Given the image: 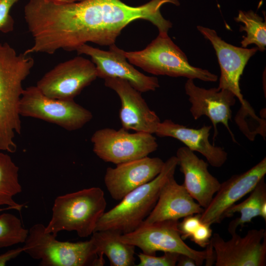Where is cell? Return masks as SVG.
Wrapping results in <instances>:
<instances>
[{
  "mask_svg": "<svg viewBox=\"0 0 266 266\" xmlns=\"http://www.w3.org/2000/svg\"><path fill=\"white\" fill-rule=\"evenodd\" d=\"M166 3L180 5L179 0H151L136 6L121 0L57 3L50 13L49 30L57 45L67 51H76L89 42L112 45L124 28L138 19L150 22L157 28L159 34H166L172 26L160 11Z\"/></svg>",
  "mask_w": 266,
  "mask_h": 266,
  "instance_id": "6da1fadb",
  "label": "cell"
},
{
  "mask_svg": "<svg viewBox=\"0 0 266 266\" xmlns=\"http://www.w3.org/2000/svg\"><path fill=\"white\" fill-rule=\"evenodd\" d=\"M24 52L18 54L7 43H0V150L14 153L16 134L21 132L19 107L23 82L34 66Z\"/></svg>",
  "mask_w": 266,
  "mask_h": 266,
  "instance_id": "7a4b0ae2",
  "label": "cell"
},
{
  "mask_svg": "<svg viewBox=\"0 0 266 266\" xmlns=\"http://www.w3.org/2000/svg\"><path fill=\"white\" fill-rule=\"evenodd\" d=\"M177 166L176 156L168 158L155 178L128 193L118 204L105 212L95 232L112 230L124 234L137 229L154 207L163 186L174 175Z\"/></svg>",
  "mask_w": 266,
  "mask_h": 266,
  "instance_id": "3957f363",
  "label": "cell"
},
{
  "mask_svg": "<svg viewBox=\"0 0 266 266\" xmlns=\"http://www.w3.org/2000/svg\"><path fill=\"white\" fill-rule=\"evenodd\" d=\"M106 206L104 192L99 187L58 196L54 200L51 218L45 230L56 236L62 231H73L79 237H87L95 232Z\"/></svg>",
  "mask_w": 266,
  "mask_h": 266,
  "instance_id": "277c9868",
  "label": "cell"
},
{
  "mask_svg": "<svg viewBox=\"0 0 266 266\" xmlns=\"http://www.w3.org/2000/svg\"><path fill=\"white\" fill-rule=\"evenodd\" d=\"M45 228L40 223L31 227L22 247L23 252L40 261L39 266H100L104 264L91 238L82 242L61 241L56 239L57 236L46 232Z\"/></svg>",
  "mask_w": 266,
  "mask_h": 266,
  "instance_id": "5b68a950",
  "label": "cell"
},
{
  "mask_svg": "<svg viewBox=\"0 0 266 266\" xmlns=\"http://www.w3.org/2000/svg\"><path fill=\"white\" fill-rule=\"evenodd\" d=\"M124 54L131 64L157 75L184 77L205 82H216L218 76L206 69L191 65L185 53L168 36L159 34L144 49L125 51Z\"/></svg>",
  "mask_w": 266,
  "mask_h": 266,
  "instance_id": "8992f818",
  "label": "cell"
},
{
  "mask_svg": "<svg viewBox=\"0 0 266 266\" xmlns=\"http://www.w3.org/2000/svg\"><path fill=\"white\" fill-rule=\"evenodd\" d=\"M178 220H166L150 224H142L134 231L121 234L123 242L137 247L143 253L156 255L157 251L176 253L192 258L197 266L204 261L206 266L215 262V255L211 243L203 251L193 249L182 239L178 229Z\"/></svg>",
  "mask_w": 266,
  "mask_h": 266,
  "instance_id": "52a82bcc",
  "label": "cell"
},
{
  "mask_svg": "<svg viewBox=\"0 0 266 266\" xmlns=\"http://www.w3.org/2000/svg\"><path fill=\"white\" fill-rule=\"evenodd\" d=\"M19 112L21 116L40 119L69 131L81 129L93 118L91 111L74 100L48 97L36 86L24 90Z\"/></svg>",
  "mask_w": 266,
  "mask_h": 266,
  "instance_id": "ba28073f",
  "label": "cell"
},
{
  "mask_svg": "<svg viewBox=\"0 0 266 266\" xmlns=\"http://www.w3.org/2000/svg\"><path fill=\"white\" fill-rule=\"evenodd\" d=\"M91 140L93 150L99 158L116 165L147 157L158 147L152 134L130 133L123 128L98 130Z\"/></svg>",
  "mask_w": 266,
  "mask_h": 266,
  "instance_id": "9c48e42d",
  "label": "cell"
},
{
  "mask_svg": "<svg viewBox=\"0 0 266 266\" xmlns=\"http://www.w3.org/2000/svg\"><path fill=\"white\" fill-rule=\"evenodd\" d=\"M97 77L92 61L77 56L56 65L37 82L36 86L48 97L74 100Z\"/></svg>",
  "mask_w": 266,
  "mask_h": 266,
  "instance_id": "30bf717a",
  "label": "cell"
},
{
  "mask_svg": "<svg viewBox=\"0 0 266 266\" xmlns=\"http://www.w3.org/2000/svg\"><path fill=\"white\" fill-rule=\"evenodd\" d=\"M225 241L214 233L210 243L216 266H265L266 264V231L264 229L249 230L241 237L236 233Z\"/></svg>",
  "mask_w": 266,
  "mask_h": 266,
  "instance_id": "8fae6325",
  "label": "cell"
},
{
  "mask_svg": "<svg viewBox=\"0 0 266 266\" xmlns=\"http://www.w3.org/2000/svg\"><path fill=\"white\" fill-rule=\"evenodd\" d=\"M109 47L108 51H104L84 44L76 51L78 55L84 54L91 57L96 66L98 77L126 80L141 93L153 91L160 87L157 77L145 75L129 63L124 55V50L115 44Z\"/></svg>",
  "mask_w": 266,
  "mask_h": 266,
  "instance_id": "7c38bea8",
  "label": "cell"
},
{
  "mask_svg": "<svg viewBox=\"0 0 266 266\" xmlns=\"http://www.w3.org/2000/svg\"><path fill=\"white\" fill-rule=\"evenodd\" d=\"M197 28L210 41L215 51L221 71L218 88L231 91L241 105H245L248 102L241 94L239 81L247 63L258 48L235 46L222 40L214 30L201 26H197Z\"/></svg>",
  "mask_w": 266,
  "mask_h": 266,
  "instance_id": "4fadbf2b",
  "label": "cell"
},
{
  "mask_svg": "<svg viewBox=\"0 0 266 266\" xmlns=\"http://www.w3.org/2000/svg\"><path fill=\"white\" fill-rule=\"evenodd\" d=\"M266 174V158L240 174L232 176L221 183L209 205L200 215L202 223H220L226 212L254 188Z\"/></svg>",
  "mask_w": 266,
  "mask_h": 266,
  "instance_id": "5bb4252c",
  "label": "cell"
},
{
  "mask_svg": "<svg viewBox=\"0 0 266 266\" xmlns=\"http://www.w3.org/2000/svg\"><path fill=\"white\" fill-rule=\"evenodd\" d=\"M184 88L191 103L190 111L194 119L197 120L202 116L207 117L214 128V138L218 134L217 124H222L235 141L229 124L232 118L231 107L236 101L235 95L228 90L218 87L208 89L200 87L192 79L187 80Z\"/></svg>",
  "mask_w": 266,
  "mask_h": 266,
  "instance_id": "9a60e30c",
  "label": "cell"
},
{
  "mask_svg": "<svg viewBox=\"0 0 266 266\" xmlns=\"http://www.w3.org/2000/svg\"><path fill=\"white\" fill-rule=\"evenodd\" d=\"M104 85L114 90L120 98L119 118L122 128L155 133L161 121L156 113L149 107L141 92L126 80L120 78H105Z\"/></svg>",
  "mask_w": 266,
  "mask_h": 266,
  "instance_id": "2e32d148",
  "label": "cell"
},
{
  "mask_svg": "<svg viewBox=\"0 0 266 266\" xmlns=\"http://www.w3.org/2000/svg\"><path fill=\"white\" fill-rule=\"evenodd\" d=\"M165 162L148 156L107 168L104 182L112 199L121 200L128 193L155 178Z\"/></svg>",
  "mask_w": 266,
  "mask_h": 266,
  "instance_id": "e0dca14e",
  "label": "cell"
},
{
  "mask_svg": "<svg viewBox=\"0 0 266 266\" xmlns=\"http://www.w3.org/2000/svg\"><path fill=\"white\" fill-rule=\"evenodd\" d=\"M176 157L183 184L190 196L204 209L211 201L221 183L208 171V164L186 146L179 148Z\"/></svg>",
  "mask_w": 266,
  "mask_h": 266,
  "instance_id": "ac0fdd59",
  "label": "cell"
},
{
  "mask_svg": "<svg viewBox=\"0 0 266 266\" xmlns=\"http://www.w3.org/2000/svg\"><path fill=\"white\" fill-rule=\"evenodd\" d=\"M203 210L183 185L179 184L172 176L163 186L154 207L142 224L178 220L189 215L200 214Z\"/></svg>",
  "mask_w": 266,
  "mask_h": 266,
  "instance_id": "d6986e66",
  "label": "cell"
},
{
  "mask_svg": "<svg viewBox=\"0 0 266 266\" xmlns=\"http://www.w3.org/2000/svg\"><path fill=\"white\" fill-rule=\"evenodd\" d=\"M211 128V126L204 125L193 129L166 119L159 123L155 133L160 137L178 139L191 151L202 155L211 166L220 167L226 163L228 154L223 148L210 143L209 137Z\"/></svg>",
  "mask_w": 266,
  "mask_h": 266,
  "instance_id": "ffe728a7",
  "label": "cell"
},
{
  "mask_svg": "<svg viewBox=\"0 0 266 266\" xmlns=\"http://www.w3.org/2000/svg\"><path fill=\"white\" fill-rule=\"evenodd\" d=\"M122 233L115 230L96 231L91 238L100 256L105 255L111 266H134L135 248L133 245L122 242L119 238Z\"/></svg>",
  "mask_w": 266,
  "mask_h": 266,
  "instance_id": "44dd1931",
  "label": "cell"
},
{
  "mask_svg": "<svg viewBox=\"0 0 266 266\" xmlns=\"http://www.w3.org/2000/svg\"><path fill=\"white\" fill-rule=\"evenodd\" d=\"M266 203V184L263 178L250 192L249 197L242 202L234 204L225 213L224 218L238 213L240 216L233 220L229 224L228 231L232 235L236 233L238 227H243L250 223L253 218L261 216L263 205Z\"/></svg>",
  "mask_w": 266,
  "mask_h": 266,
  "instance_id": "7402d4cb",
  "label": "cell"
},
{
  "mask_svg": "<svg viewBox=\"0 0 266 266\" xmlns=\"http://www.w3.org/2000/svg\"><path fill=\"white\" fill-rule=\"evenodd\" d=\"M19 170L10 156L0 152V205H6L20 211L24 205L17 203L13 199L22 190Z\"/></svg>",
  "mask_w": 266,
  "mask_h": 266,
  "instance_id": "603a6c76",
  "label": "cell"
},
{
  "mask_svg": "<svg viewBox=\"0 0 266 266\" xmlns=\"http://www.w3.org/2000/svg\"><path fill=\"white\" fill-rule=\"evenodd\" d=\"M234 19L237 22H241L240 32L244 31L246 36H243L240 43L241 47L246 48L248 45L254 44L258 50L264 51L266 46V22L263 18L253 11L239 10L237 16Z\"/></svg>",
  "mask_w": 266,
  "mask_h": 266,
  "instance_id": "cb8c5ba5",
  "label": "cell"
},
{
  "mask_svg": "<svg viewBox=\"0 0 266 266\" xmlns=\"http://www.w3.org/2000/svg\"><path fill=\"white\" fill-rule=\"evenodd\" d=\"M13 209L8 206L0 208V211ZM28 230L24 228L20 219L15 215L4 213L0 215V248L24 243Z\"/></svg>",
  "mask_w": 266,
  "mask_h": 266,
  "instance_id": "d4e9b609",
  "label": "cell"
},
{
  "mask_svg": "<svg viewBox=\"0 0 266 266\" xmlns=\"http://www.w3.org/2000/svg\"><path fill=\"white\" fill-rule=\"evenodd\" d=\"M179 254L165 252L161 256L147 255L142 253L137 254L139 260L138 266H175Z\"/></svg>",
  "mask_w": 266,
  "mask_h": 266,
  "instance_id": "484cf974",
  "label": "cell"
},
{
  "mask_svg": "<svg viewBox=\"0 0 266 266\" xmlns=\"http://www.w3.org/2000/svg\"><path fill=\"white\" fill-rule=\"evenodd\" d=\"M19 0H0V32L7 33L14 30V21L10 14L13 6Z\"/></svg>",
  "mask_w": 266,
  "mask_h": 266,
  "instance_id": "4316f807",
  "label": "cell"
},
{
  "mask_svg": "<svg viewBox=\"0 0 266 266\" xmlns=\"http://www.w3.org/2000/svg\"><path fill=\"white\" fill-rule=\"evenodd\" d=\"M200 215L198 214L186 216L181 222L178 223V229L183 240L190 238L201 224Z\"/></svg>",
  "mask_w": 266,
  "mask_h": 266,
  "instance_id": "83f0119b",
  "label": "cell"
},
{
  "mask_svg": "<svg viewBox=\"0 0 266 266\" xmlns=\"http://www.w3.org/2000/svg\"><path fill=\"white\" fill-rule=\"evenodd\" d=\"M210 225L201 222L190 237L191 241L202 248H206L210 243L212 235Z\"/></svg>",
  "mask_w": 266,
  "mask_h": 266,
  "instance_id": "f1b7e54d",
  "label": "cell"
},
{
  "mask_svg": "<svg viewBox=\"0 0 266 266\" xmlns=\"http://www.w3.org/2000/svg\"><path fill=\"white\" fill-rule=\"evenodd\" d=\"M23 252L22 247L11 249L0 255V266H5L6 263L13 259L17 257Z\"/></svg>",
  "mask_w": 266,
  "mask_h": 266,
  "instance_id": "f546056e",
  "label": "cell"
},
{
  "mask_svg": "<svg viewBox=\"0 0 266 266\" xmlns=\"http://www.w3.org/2000/svg\"><path fill=\"white\" fill-rule=\"evenodd\" d=\"M176 266H195V261L191 257L182 254H179Z\"/></svg>",
  "mask_w": 266,
  "mask_h": 266,
  "instance_id": "4dcf8cb0",
  "label": "cell"
},
{
  "mask_svg": "<svg viewBox=\"0 0 266 266\" xmlns=\"http://www.w3.org/2000/svg\"><path fill=\"white\" fill-rule=\"evenodd\" d=\"M50 0L54 2L59 3H69V2H72L77 1V0Z\"/></svg>",
  "mask_w": 266,
  "mask_h": 266,
  "instance_id": "1f68e13d",
  "label": "cell"
},
{
  "mask_svg": "<svg viewBox=\"0 0 266 266\" xmlns=\"http://www.w3.org/2000/svg\"><path fill=\"white\" fill-rule=\"evenodd\" d=\"M82 0H77V1H82Z\"/></svg>",
  "mask_w": 266,
  "mask_h": 266,
  "instance_id": "d6a6232c",
  "label": "cell"
}]
</instances>
